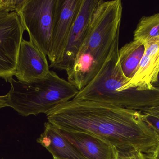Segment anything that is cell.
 I'll use <instances>...</instances> for the list:
<instances>
[{"label": "cell", "mask_w": 159, "mask_h": 159, "mask_svg": "<svg viewBox=\"0 0 159 159\" xmlns=\"http://www.w3.org/2000/svg\"><path fill=\"white\" fill-rule=\"evenodd\" d=\"M47 57L32 42L23 39L18 56L15 76L22 82H31L45 77L50 72Z\"/></svg>", "instance_id": "obj_9"}, {"label": "cell", "mask_w": 159, "mask_h": 159, "mask_svg": "<svg viewBox=\"0 0 159 159\" xmlns=\"http://www.w3.org/2000/svg\"><path fill=\"white\" fill-rule=\"evenodd\" d=\"M159 159V149L158 152H157L156 156H155V159Z\"/></svg>", "instance_id": "obj_21"}, {"label": "cell", "mask_w": 159, "mask_h": 159, "mask_svg": "<svg viewBox=\"0 0 159 159\" xmlns=\"http://www.w3.org/2000/svg\"></svg>", "instance_id": "obj_23"}, {"label": "cell", "mask_w": 159, "mask_h": 159, "mask_svg": "<svg viewBox=\"0 0 159 159\" xmlns=\"http://www.w3.org/2000/svg\"><path fill=\"white\" fill-rule=\"evenodd\" d=\"M7 93V107L22 116L47 114L58 105L73 99L79 90L68 80L50 71L42 79L22 82L12 78Z\"/></svg>", "instance_id": "obj_4"}, {"label": "cell", "mask_w": 159, "mask_h": 159, "mask_svg": "<svg viewBox=\"0 0 159 159\" xmlns=\"http://www.w3.org/2000/svg\"><path fill=\"white\" fill-rule=\"evenodd\" d=\"M141 112H145L151 115L159 116V106L157 107H153V108H148V109H143L141 110Z\"/></svg>", "instance_id": "obj_18"}, {"label": "cell", "mask_w": 159, "mask_h": 159, "mask_svg": "<svg viewBox=\"0 0 159 159\" xmlns=\"http://www.w3.org/2000/svg\"><path fill=\"white\" fill-rule=\"evenodd\" d=\"M122 14L120 0H102L95 9L87 36L66 71L67 80L79 91L96 76L119 47Z\"/></svg>", "instance_id": "obj_2"}, {"label": "cell", "mask_w": 159, "mask_h": 159, "mask_svg": "<svg viewBox=\"0 0 159 159\" xmlns=\"http://www.w3.org/2000/svg\"><path fill=\"white\" fill-rule=\"evenodd\" d=\"M114 159H148L141 152L132 148L114 147Z\"/></svg>", "instance_id": "obj_15"}, {"label": "cell", "mask_w": 159, "mask_h": 159, "mask_svg": "<svg viewBox=\"0 0 159 159\" xmlns=\"http://www.w3.org/2000/svg\"><path fill=\"white\" fill-rule=\"evenodd\" d=\"M159 36V13L143 16L134 32L133 40L144 44Z\"/></svg>", "instance_id": "obj_14"}, {"label": "cell", "mask_w": 159, "mask_h": 159, "mask_svg": "<svg viewBox=\"0 0 159 159\" xmlns=\"http://www.w3.org/2000/svg\"><path fill=\"white\" fill-rule=\"evenodd\" d=\"M25 29L17 12L0 8V78L6 82L15 76Z\"/></svg>", "instance_id": "obj_6"}, {"label": "cell", "mask_w": 159, "mask_h": 159, "mask_svg": "<svg viewBox=\"0 0 159 159\" xmlns=\"http://www.w3.org/2000/svg\"><path fill=\"white\" fill-rule=\"evenodd\" d=\"M22 2L23 0H0V8L8 7L13 11H17Z\"/></svg>", "instance_id": "obj_17"}, {"label": "cell", "mask_w": 159, "mask_h": 159, "mask_svg": "<svg viewBox=\"0 0 159 159\" xmlns=\"http://www.w3.org/2000/svg\"><path fill=\"white\" fill-rule=\"evenodd\" d=\"M145 52L144 45L133 40L119 49V59L124 76L130 80L137 72Z\"/></svg>", "instance_id": "obj_13"}, {"label": "cell", "mask_w": 159, "mask_h": 159, "mask_svg": "<svg viewBox=\"0 0 159 159\" xmlns=\"http://www.w3.org/2000/svg\"><path fill=\"white\" fill-rule=\"evenodd\" d=\"M141 112L144 120L156 132L159 138V116L145 112Z\"/></svg>", "instance_id": "obj_16"}, {"label": "cell", "mask_w": 159, "mask_h": 159, "mask_svg": "<svg viewBox=\"0 0 159 159\" xmlns=\"http://www.w3.org/2000/svg\"><path fill=\"white\" fill-rule=\"evenodd\" d=\"M43 133L37 139L53 158L60 159H86L61 134L57 128L48 122L44 124Z\"/></svg>", "instance_id": "obj_12"}, {"label": "cell", "mask_w": 159, "mask_h": 159, "mask_svg": "<svg viewBox=\"0 0 159 159\" xmlns=\"http://www.w3.org/2000/svg\"><path fill=\"white\" fill-rule=\"evenodd\" d=\"M59 130L86 159H114V147L106 142L85 133Z\"/></svg>", "instance_id": "obj_11"}, {"label": "cell", "mask_w": 159, "mask_h": 159, "mask_svg": "<svg viewBox=\"0 0 159 159\" xmlns=\"http://www.w3.org/2000/svg\"><path fill=\"white\" fill-rule=\"evenodd\" d=\"M7 94L0 96V109L4 107H7Z\"/></svg>", "instance_id": "obj_19"}, {"label": "cell", "mask_w": 159, "mask_h": 159, "mask_svg": "<svg viewBox=\"0 0 159 159\" xmlns=\"http://www.w3.org/2000/svg\"><path fill=\"white\" fill-rule=\"evenodd\" d=\"M59 129L85 133L116 148H132L154 159L159 138L142 113L110 104L72 99L46 114Z\"/></svg>", "instance_id": "obj_1"}, {"label": "cell", "mask_w": 159, "mask_h": 159, "mask_svg": "<svg viewBox=\"0 0 159 159\" xmlns=\"http://www.w3.org/2000/svg\"><path fill=\"white\" fill-rule=\"evenodd\" d=\"M54 158V159H60L56 158Z\"/></svg>", "instance_id": "obj_22"}, {"label": "cell", "mask_w": 159, "mask_h": 159, "mask_svg": "<svg viewBox=\"0 0 159 159\" xmlns=\"http://www.w3.org/2000/svg\"><path fill=\"white\" fill-rule=\"evenodd\" d=\"M56 0H24L19 10L30 41L47 56L51 46Z\"/></svg>", "instance_id": "obj_5"}, {"label": "cell", "mask_w": 159, "mask_h": 159, "mask_svg": "<svg viewBox=\"0 0 159 159\" xmlns=\"http://www.w3.org/2000/svg\"><path fill=\"white\" fill-rule=\"evenodd\" d=\"M102 1L82 0L79 13L69 35L62 61L54 69L66 71L72 65L88 34L93 15Z\"/></svg>", "instance_id": "obj_8"}, {"label": "cell", "mask_w": 159, "mask_h": 159, "mask_svg": "<svg viewBox=\"0 0 159 159\" xmlns=\"http://www.w3.org/2000/svg\"><path fill=\"white\" fill-rule=\"evenodd\" d=\"M82 0H56L52 25L51 46L48 57L50 68L62 61L69 35Z\"/></svg>", "instance_id": "obj_7"}, {"label": "cell", "mask_w": 159, "mask_h": 159, "mask_svg": "<svg viewBox=\"0 0 159 159\" xmlns=\"http://www.w3.org/2000/svg\"><path fill=\"white\" fill-rule=\"evenodd\" d=\"M116 49L96 76L73 99L93 101L141 111L159 106V88L140 90L122 88L130 79L124 76Z\"/></svg>", "instance_id": "obj_3"}, {"label": "cell", "mask_w": 159, "mask_h": 159, "mask_svg": "<svg viewBox=\"0 0 159 159\" xmlns=\"http://www.w3.org/2000/svg\"><path fill=\"white\" fill-rule=\"evenodd\" d=\"M153 86L155 87L159 88V73L157 78V81L153 84Z\"/></svg>", "instance_id": "obj_20"}, {"label": "cell", "mask_w": 159, "mask_h": 159, "mask_svg": "<svg viewBox=\"0 0 159 159\" xmlns=\"http://www.w3.org/2000/svg\"><path fill=\"white\" fill-rule=\"evenodd\" d=\"M145 52L134 76L122 88V90L137 88L149 90L155 88L159 73V36L144 44Z\"/></svg>", "instance_id": "obj_10"}]
</instances>
